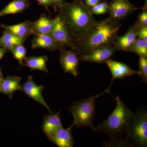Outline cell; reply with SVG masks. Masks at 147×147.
<instances>
[{"label": "cell", "mask_w": 147, "mask_h": 147, "mask_svg": "<svg viewBox=\"0 0 147 147\" xmlns=\"http://www.w3.org/2000/svg\"><path fill=\"white\" fill-rule=\"evenodd\" d=\"M99 0H86V3L87 5L93 7L99 3Z\"/></svg>", "instance_id": "obj_29"}, {"label": "cell", "mask_w": 147, "mask_h": 147, "mask_svg": "<svg viewBox=\"0 0 147 147\" xmlns=\"http://www.w3.org/2000/svg\"><path fill=\"white\" fill-rule=\"evenodd\" d=\"M112 75V79L110 86V89L113 82L116 79H122L126 76H132L134 74L139 75V71H134L125 64L109 59L105 61Z\"/></svg>", "instance_id": "obj_10"}, {"label": "cell", "mask_w": 147, "mask_h": 147, "mask_svg": "<svg viewBox=\"0 0 147 147\" xmlns=\"http://www.w3.org/2000/svg\"><path fill=\"white\" fill-rule=\"evenodd\" d=\"M54 4L59 6L60 7H62L65 5L62 0H51Z\"/></svg>", "instance_id": "obj_30"}, {"label": "cell", "mask_w": 147, "mask_h": 147, "mask_svg": "<svg viewBox=\"0 0 147 147\" xmlns=\"http://www.w3.org/2000/svg\"><path fill=\"white\" fill-rule=\"evenodd\" d=\"M124 134L128 141L139 147L147 146V112L142 107L133 113Z\"/></svg>", "instance_id": "obj_5"}, {"label": "cell", "mask_w": 147, "mask_h": 147, "mask_svg": "<svg viewBox=\"0 0 147 147\" xmlns=\"http://www.w3.org/2000/svg\"><path fill=\"white\" fill-rule=\"evenodd\" d=\"M61 8L58 15L63 21L75 44L88 33L96 22L92 12L80 4H65Z\"/></svg>", "instance_id": "obj_1"}, {"label": "cell", "mask_w": 147, "mask_h": 147, "mask_svg": "<svg viewBox=\"0 0 147 147\" xmlns=\"http://www.w3.org/2000/svg\"><path fill=\"white\" fill-rule=\"evenodd\" d=\"M42 129L47 138L59 129L63 127L60 118V111L56 113H50L43 118Z\"/></svg>", "instance_id": "obj_16"}, {"label": "cell", "mask_w": 147, "mask_h": 147, "mask_svg": "<svg viewBox=\"0 0 147 147\" xmlns=\"http://www.w3.org/2000/svg\"><path fill=\"white\" fill-rule=\"evenodd\" d=\"M24 39L18 37L11 32L5 30L0 37V47L11 52L15 45L24 44Z\"/></svg>", "instance_id": "obj_19"}, {"label": "cell", "mask_w": 147, "mask_h": 147, "mask_svg": "<svg viewBox=\"0 0 147 147\" xmlns=\"http://www.w3.org/2000/svg\"><path fill=\"white\" fill-rule=\"evenodd\" d=\"M117 50L112 45L96 48L81 55V59L87 62L100 63L109 59Z\"/></svg>", "instance_id": "obj_7"}, {"label": "cell", "mask_w": 147, "mask_h": 147, "mask_svg": "<svg viewBox=\"0 0 147 147\" xmlns=\"http://www.w3.org/2000/svg\"><path fill=\"white\" fill-rule=\"evenodd\" d=\"M34 35V37L32 42L33 49L43 48L50 51L63 49L55 41L50 34H37Z\"/></svg>", "instance_id": "obj_13"}, {"label": "cell", "mask_w": 147, "mask_h": 147, "mask_svg": "<svg viewBox=\"0 0 147 147\" xmlns=\"http://www.w3.org/2000/svg\"><path fill=\"white\" fill-rule=\"evenodd\" d=\"M108 10V5L106 3L103 2L97 4L92 7L91 12L95 14H103Z\"/></svg>", "instance_id": "obj_25"}, {"label": "cell", "mask_w": 147, "mask_h": 147, "mask_svg": "<svg viewBox=\"0 0 147 147\" xmlns=\"http://www.w3.org/2000/svg\"><path fill=\"white\" fill-rule=\"evenodd\" d=\"M139 57H147V41L141 38H136L130 50Z\"/></svg>", "instance_id": "obj_22"}, {"label": "cell", "mask_w": 147, "mask_h": 147, "mask_svg": "<svg viewBox=\"0 0 147 147\" xmlns=\"http://www.w3.org/2000/svg\"><path fill=\"white\" fill-rule=\"evenodd\" d=\"M60 63L65 73L72 74L76 77L79 75L78 67L79 65V57L73 50H61Z\"/></svg>", "instance_id": "obj_8"}, {"label": "cell", "mask_w": 147, "mask_h": 147, "mask_svg": "<svg viewBox=\"0 0 147 147\" xmlns=\"http://www.w3.org/2000/svg\"><path fill=\"white\" fill-rule=\"evenodd\" d=\"M105 93L110 94V89L105 90L103 92L86 99H82L73 102L69 109L73 117V121L70 127H87L92 130L94 128V119L95 113L96 99Z\"/></svg>", "instance_id": "obj_4"}, {"label": "cell", "mask_w": 147, "mask_h": 147, "mask_svg": "<svg viewBox=\"0 0 147 147\" xmlns=\"http://www.w3.org/2000/svg\"><path fill=\"white\" fill-rule=\"evenodd\" d=\"M139 25L141 26H147V12L146 11H143L139 15Z\"/></svg>", "instance_id": "obj_27"}, {"label": "cell", "mask_w": 147, "mask_h": 147, "mask_svg": "<svg viewBox=\"0 0 147 147\" xmlns=\"http://www.w3.org/2000/svg\"><path fill=\"white\" fill-rule=\"evenodd\" d=\"M28 6L27 0H13L0 11V17L24 11Z\"/></svg>", "instance_id": "obj_21"}, {"label": "cell", "mask_w": 147, "mask_h": 147, "mask_svg": "<svg viewBox=\"0 0 147 147\" xmlns=\"http://www.w3.org/2000/svg\"><path fill=\"white\" fill-rule=\"evenodd\" d=\"M53 26V19L42 15L32 22L33 35L50 34Z\"/></svg>", "instance_id": "obj_18"}, {"label": "cell", "mask_w": 147, "mask_h": 147, "mask_svg": "<svg viewBox=\"0 0 147 147\" xmlns=\"http://www.w3.org/2000/svg\"><path fill=\"white\" fill-rule=\"evenodd\" d=\"M43 89L44 87L43 86H39L36 84L33 80L32 76L29 75L26 81L22 86L21 90L29 97L44 106L49 113H52L53 112L42 96V93Z\"/></svg>", "instance_id": "obj_9"}, {"label": "cell", "mask_w": 147, "mask_h": 147, "mask_svg": "<svg viewBox=\"0 0 147 147\" xmlns=\"http://www.w3.org/2000/svg\"><path fill=\"white\" fill-rule=\"evenodd\" d=\"M48 60L46 56L26 57L23 66L28 67L32 70H40L49 73L46 67V63Z\"/></svg>", "instance_id": "obj_20"}, {"label": "cell", "mask_w": 147, "mask_h": 147, "mask_svg": "<svg viewBox=\"0 0 147 147\" xmlns=\"http://www.w3.org/2000/svg\"><path fill=\"white\" fill-rule=\"evenodd\" d=\"M21 79L17 76H8L0 81V92L8 96L11 98L17 90H21L20 84Z\"/></svg>", "instance_id": "obj_17"}, {"label": "cell", "mask_w": 147, "mask_h": 147, "mask_svg": "<svg viewBox=\"0 0 147 147\" xmlns=\"http://www.w3.org/2000/svg\"><path fill=\"white\" fill-rule=\"evenodd\" d=\"M139 75L142 78V82L147 84V59L144 57H139Z\"/></svg>", "instance_id": "obj_24"}, {"label": "cell", "mask_w": 147, "mask_h": 147, "mask_svg": "<svg viewBox=\"0 0 147 147\" xmlns=\"http://www.w3.org/2000/svg\"><path fill=\"white\" fill-rule=\"evenodd\" d=\"M7 52V50L5 48L0 47V60L1 59Z\"/></svg>", "instance_id": "obj_31"}, {"label": "cell", "mask_w": 147, "mask_h": 147, "mask_svg": "<svg viewBox=\"0 0 147 147\" xmlns=\"http://www.w3.org/2000/svg\"><path fill=\"white\" fill-rule=\"evenodd\" d=\"M71 127L67 129L62 127L53 133L48 139L59 147H72L74 140Z\"/></svg>", "instance_id": "obj_12"}, {"label": "cell", "mask_w": 147, "mask_h": 147, "mask_svg": "<svg viewBox=\"0 0 147 147\" xmlns=\"http://www.w3.org/2000/svg\"><path fill=\"white\" fill-rule=\"evenodd\" d=\"M3 79V76L2 73L1 71V69H0V81Z\"/></svg>", "instance_id": "obj_32"}, {"label": "cell", "mask_w": 147, "mask_h": 147, "mask_svg": "<svg viewBox=\"0 0 147 147\" xmlns=\"http://www.w3.org/2000/svg\"><path fill=\"white\" fill-rule=\"evenodd\" d=\"M1 27L4 30L11 32L20 38L26 40L28 37L33 35L32 22L26 21L16 25H1Z\"/></svg>", "instance_id": "obj_15"}, {"label": "cell", "mask_w": 147, "mask_h": 147, "mask_svg": "<svg viewBox=\"0 0 147 147\" xmlns=\"http://www.w3.org/2000/svg\"><path fill=\"white\" fill-rule=\"evenodd\" d=\"M119 28L116 21L110 18L96 22L88 33L77 42L74 50L82 55L96 48L112 45Z\"/></svg>", "instance_id": "obj_2"}, {"label": "cell", "mask_w": 147, "mask_h": 147, "mask_svg": "<svg viewBox=\"0 0 147 147\" xmlns=\"http://www.w3.org/2000/svg\"><path fill=\"white\" fill-rule=\"evenodd\" d=\"M135 8L126 0H115L110 4V19L116 21L130 14Z\"/></svg>", "instance_id": "obj_11"}, {"label": "cell", "mask_w": 147, "mask_h": 147, "mask_svg": "<svg viewBox=\"0 0 147 147\" xmlns=\"http://www.w3.org/2000/svg\"><path fill=\"white\" fill-rule=\"evenodd\" d=\"M137 37L138 38L144 39L147 41V26H142L137 32Z\"/></svg>", "instance_id": "obj_26"}, {"label": "cell", "mask_w": 147, "mask_h": 147, "mask_svg": "<svg viewBox=\"0 0 147 147\" xmlns=\"http://www.w3.org/2000/svg\"><path fill=\"white\" fill-rule=\"evenodd\" d=\"M53 20V26L50 34L55 41L63 48L64 47L75 49L74 42L60 16L57 15Z\"/></svg>", "instance_id": "obj_6"}, {"label": "cell", "mask_w": 147, "mask_h": 147, "mask_svg": "<svg viewBox=\"0 0 147 147\" xmlns=\"http://www.w3.org/2000/svg\"><path fill=\"white\" fill-rule=\"evenodd\" d=\"M115 108L101 124L94 126L93 131L105 133L111 140L121 139L124 134L133 113L118 96L115 99Z\"/></svg>", "instance_id": "obj_3"}, {"label": "cell", "mask_w": 147, "mask_h": 147, "mask_svg": "<svg viewBox=\"0 0 147 147\" xmlns=\"http://www.w3.org/2000/svg\"><path fill=\"white\" fill-rule=\"evenodd\" d=\"M11 52L12 53L13 58L18 61L20 65H24V60L26 59L27 50L23 44H17L13 47Z\"/></svg>", "instance_id": "obj_23"}, {"label": "cell", "mask_w": 147, "mask_h": 147, "mask_svg": "<svg viewBox=\"0 0 147 147\" xmlns=\"http://www.w3.org/2000/svg\"><path fill=\"white\" fill-rule=\"evenodd\" d=\"M36 1H38L40 4L45 6H53L54 4V3L51 0H36Z\"/></svg>", "instance_id": "obj_28"}, {"label": "cell", "mask_w": 147, "mask_h": 147, "mask_svg": "<svg viewBox=\"0 0 147 147\" xmlns=\"http://www.w3.org/2000/svg\"><path fill=\"white\" fill-rule=\"evenodd\" d=\"M146 1H147V0H146Z\"/></svg>", "instance_id": "obj_33"}, {"label": "cell", "mask_w": 147, "mask_h": 147, "mask_svg": "<svg viewBox=\"0 0 147 147\" xmlns=\"http://www.w3.org/2000/svg\"><path fill=\"white\" fill-rule=\"evenodd\" d=\"M141 26L139 24H136L131 27L125 34L117 38L115 47L117 50L130 51L137 38V31Z\"/></svg>", "instance_id": "obj_14"}]
</instances>
